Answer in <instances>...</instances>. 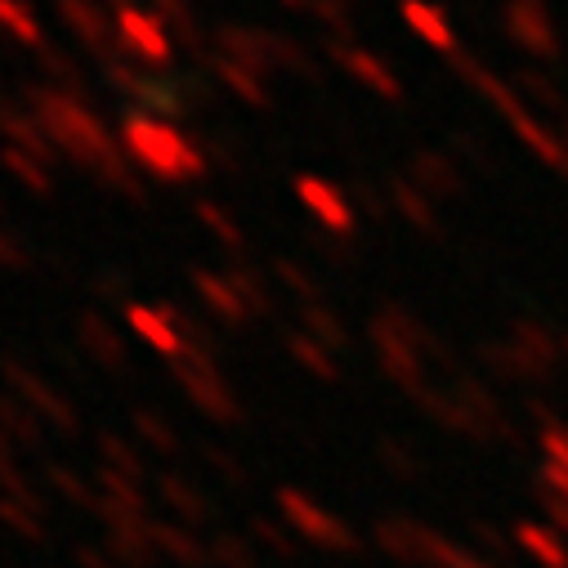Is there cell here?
Segmentation results:
<instances>
[{"instance_id": "obj_13", "label": "cell", "mask_w": 568, "mask_h": 568, "mask_svg": "<svg viewBox=\"0 0 568 568\" xmlns=\"http://www.w3.org/2000/svg\"><path fill=\"white\" fill-rule=\"evenodd\" d=\"M0 32L14 37L19 45H32V50H41V45L50 41V37L41 32L32 6H23V0H0Z\"/></svg>"}, {"instance_id": "obj_23", "label": "cell", "mask_w": 568, "mask_h": 568, "mask_svg": "<svg viewBox=\"0 0 568 568\" xmlns=\"http://www.w3.org/2000/svg\"><path fill=\"white\" fill-rule=\"evenodd\" d=\"M0 264H10V268H28V251L19 237H10L6 229H0Z\"/></svg>"}, {"instance_id": "obj_26", "label": "cell", "mask_w": 568, "mask_h": 568, "mask_svg": "<svg viewBox=\"0 0 568 568\" xmlns=\"http://www.w3.org/2000/svg\"><path fill=\"white\" fill-rule=\"evenodd\" d=\"M103 6H112L116 14H125V10H134V0H103Z\"/></svg>"}, {"instance_id": "obj_11", "label": "cell", "mask_w": 568, "mask_h": 568, "mask_svg": "<svg viewBox=\"0 0 568 568\" xmlns=\"http://www.w3.org/2000/svg\"><path fill=\"white\" fill-rule=\"evenodd\" d=\"M153 14L162 23H171V32H175V41H184V50H193L197 59H206V32L197 28L189 0H153Z\"/></svg>"}, {"instance_id": "obj_19", "label": "cell", "mask_w": 568, "mask_h": 568, "mask_svg": "<svg viewBox=\"0 0 568 568\" xmlns=\"http://www.w3.org/2000/svg\"><path fill=\"white\" fill-rule=\"evenodd\" d=\"M264 45H268V59H273V63H282V68H296L301 77H314V63L305 59V50H301L296 41L277 37V32H264Z\"/></svg>"}, {"instance_id": "obj_6", "label": "cell", "mask_w": 568, "mask_h": 568, "mask_svg": "<svg viewBox=\"0 0 568 568\" xmlns=\"http://www.w3.org/2000/svg\"><path fill=\"white\" fill-rule=\"evenodd\" d=\"M54 6H59L63 23L77 32V41H81L94 59H108V54H116V50H121V45H116V37H112L108 14H103L99 6H90V0H54Z\"/></svg>"}, {"instance_id": "obj_2", "label": "cell", "mask_w": 568, "mask_h": 568, "mask_svg": "<svg viewBox=\"0 0 568 568\" xmlns=\"http://www.w3.org/2000/svg\"><path fill=\"white\" fill-rule=\"evenodd\" d=\"M121 149L130 153V162L139 171H149L162 184H197L211 171V162L193 144V134L175 130L171 121L139 112V108H130L121 116Z\"/></svg>"}, {"instance_id": "obj_21", "label": "cell", "mask_w": 568, "mask_h": 568, "mask_svg": "<svg viewBox=\"0 0 568 568\" xmlns=\"http://www.w3.org/2000/svg\"><path fill=\"white\" fill-rule=\"evenodd\" d=\"M175 81H180V90H184V99H189L193 112H211L215 108V85L206 81V72H184Z\"/></svg>"}, {"instance_id": "obj_4", "label": "cell", "mask_w": 568, "mask_h": 568, "mask_svg": "<svg viewBox=\"0 0 568 568\" xmlns=\"http://www.w3.org/2000/svg\"><path fill=\"white\" fill-rule=\"evenodd\" d=\"M116 45L121 54H134L144 68H162L171 72L175 63V37L166 32V23L149 10H125L116 14Z\"/></svg>"}, {"instance_id": "obj_24", "label": "cell", "mask_w": 568, "mask_h": 568, "mask_svg": "<svg viewBox=\"0 0 568 568\" xmlns=\"http://www.w3.org/2000/svg\"><path fill=\"white\" fill-rule=\"evenodd\" d=\"M277 273L287 277V282H292V287H296L301 296H314V282H310V277H305V268H296L292 260H277Z\"/></svg>"}, {"instance_id": "obj_18", "label": "cell", "mask_w": 568, "mask_h": 568, "mask_svg": "<svg viewBox=\"0 0 568 568\" xmlns=\"http://www.w3.org/2000/svg\"><path fill=\"white\" fill-rule=\"evenodd\" d=\"M193 144L202 149V158L211 162V166H220V171H229V175H237L242 171V158H237V144L233 139H224V134H193Z\"/></svg>"}, {"instance_id": "obj_16", "label": "cell", "mask_w": 568, "mask_h": 568, "mask_svg": "<svg viewBox=\"0 0 568 568\" xmlns=\"http://www.w3.org/2000/svg\"><path fill=\"white\" fill-rule=\"evenodd\" d=\"M193 211H197V220H202V224H206V229H211V233H215V237H220V242H224L233 255H242L246 237H242V229L233 224V215H229L224 206H215V202H197Z\"/></svg>"}, {"instance_id": "obj_25", "label": "cell", "mask_w": 568, "mask_h": 568, "mask_svg": "<svg viewBox=\"0 0 568 568\" xmlns=\"http://www.w3.org/2000/svg\"><path fill=\"white\" fill-rule=\"evenodd\" d=\"M94 287H99L94 296H103V301H121V296H125V277H121V273H103Z\"/></svg>"}, {"instance_id": "obj_15", "label": "cell", "mask_w": 568, "mask_h": 568, "mask_svg": "<svg viewBox=\"0 0 568 568\" xmlns=\"http://www.w3.org/2000/svg\"><path fill=\"white\" fill-rule=\"evenodd\" d=\"M229 287L242 296V305L246 310H268V296H264V282H260V273L242 260V255H229Z\"/></svg>"}, {"instance_id": "obj_12", "label": "cell", "mask_w": 568, "mask_h": 568, "mask_svg": "<svg viewBox=\"0 0 568 568\" xmlns=\"http://www.w3.org/2000/svg\"><path fill=\"white\" fill-rule=\"evenodd\" d=\"M193 287L202 292V301H206L224 323H242L246 305H242V296L229 287V277H215V273H206V268H193Z\"/></svg>"}, {"instance_id": "obj_3", "label": "cell", "mask_w": 568, "mask_h": 568, "mask_svg": "<svg viewBox=\"0 0 568 568\" xmlns=\"http://www.w3.org/2000/svg\"><path fill=\"white\" fill-rule=\"evenodd\" d=\"M99 72H103V81H108L116 94L130 99V108L149 112V116H158V121H180V116L193 112L175 77H144L139 68H130V63L121 59V50L108 54V59H99Z\"/></svg>"}, {"instance_id": "obj_17", "label": "cell", "mask_w": 568, "mask_h": 568, "mask_svg": "<svg viewBox=\"0 0 568 568\" xmlns=\"http://www.w3.org/2000/svg\"><path fill=\"white\" fill-rule=\"evenodd\" d=\"M130 327L144 336V341H153L158 349H175L180 345V336L171 332V323L162 318V314H153V310H144V305H130Z\"/></svg>"}, {"instance_id": "obj_22", "label": "cell", "mask_w": 568, "mask_h": 568, "mask_svg": "<svg viewBox=\"0 0 568 568\" xmlns=\"http://www.w3.org/2000/svg\"><path fill=\"white\" fill-rule=\"evenodd\" d=\"M341 59H345V63H349V68H354L358 77H367L372 85H381V90H394V85L385 81V72H381V63H372L367 54H341Z\"/></svg>"}, {"instance_id": "obj_5", "label": "cell", "mask_w": 568, "mask_h": 568, "mask_svg": "<svg viewBox=\"0 0 568 568\" xmlns=\"http://www.w3.org/2000/svg\"><path fill=\"white\" fill-rule=\"evenodd\" d=\"M0 134H6V144L37 158L41 166H54L59 162V149L50 144V134L41 130V121L32 116L28 103H14V99H0Z\"/></svg>"}, {"instance_id": "obj_27", "label": "cell", "mask_w": 568, "mask_h": 568, "mask_svg": "<svg viewBox=\"0 0 568 568\" xmlns=\"http://www.w3.org/2000/svg\"><path fill=\"white\" fill-rule=\"evenodd\" d=\"M287 6H305V0H287Z\"/></svg>"}, {"instance_id": "obj_14", "label": "cell", "mask_w": 568, "mask_h": 568, "mask_svg": "<svg viewBox=\"0 0 568 568\" xmlns=\"http://www.w3.org/2000/svg\"><path fill=\"white\" fill-rule=\"evenodd\" d=\"M0 162H6V171L19 180V184H28L32 193H41V197H50L54 193V180H50V166H41L37 158H28V153H19V149H0Z\"/></svg>"}, {"instance_id": "obj_1", "label": "cell", "mask_w": 568, "mask_h": 568, "mask_svg": "<svg viewBox=\"0 0 568 568\" xmlns=\"http://www.w3.org/2000/svg\"><path fill=\"white\" fill-rule=\"evenodd\" d=\"M23 103L32 108V116H37L41 130L50 134V144H54L63 158H72L77 166H85L90 175H94L108 158L121 153V149L112 144V130L103 125V116L90 112V108H81V103H72L68 94H59V90H50V85H41V81H28V85H23Z\"/></svg>"}, {"instance_id": "obj_8", "label": "cell", "mask_w": 568, "mask_h": 568, "mask_svg": "<svg viewBox=\"0 0 568 568\" xmlns=\"http://www.w3.org/2000/svg\"><path fill=\"white\" fill-rule=\"evenodd\" d=\"M215 41H220V54H224V59L242 63V68H246V72H255V77H264V72L273 68L268 45H264V32H255V28L220 23V28H215Z\"/></svg>"}, {"instance_id": "obj_28", "label": "cell", "mask_w": 568, "mask_h": 568, "mask_svg": "<svg viewBox=\"0 0 568 568\" xmlns=\"http://www.w3.org/2000/svg\"><path fill=\"white\" fill-rule=\"evenodd\" d=\"M0 215H6V197H0Z\"/></svg>"}, {"instance_id": "obj_10", "label": "cell", "mask_w": 568, "mask_h": 568, "mask_svg": "<svg viewBox=\"0 0 568 568\" xmlns=\"http://www.w3.org/2000/svg\"><path fill=\"white\" fill-rule=\"evenodd\" d=\"M296 193H301V202H305L318 220H327V229H349V206L341 202V193H336L332 184L305 175V180H296Z\"/></svg>"}, {"instance_id": "obj_9", "label": "cell", "mask_w": 568, "mask_h": 568, "mask_svg": "<svg viewBox=\"0 0 568 568\" xmlns=\"http://www.w3.org/2000/svg\"><path fill=\"white\" fill-rule=\"evenodd\" d=\"M202 68H206V77H220L237 99H246V103H255V108H268V90H264V81H260L255 72H246L242 63H233V59H224V54H206Z\"/></svg>"}, {"instance_id": "obj_7", "label": "cell", "mask_w": 568, "mask_h": 568, "mask_svg": "<svg viewBox=\"0 0 568 568\" xmlns=\"http://www.w3.org/2000/svg\"><path fill=\"white\" fill-rule=\"evenodd\" d=\"M37 63H41V77H45L50 90H59V94H68L72 103H81V108L94 112V94H90V85H85L77 59H72L68 50H59L54 41H45V45L37 50Z\"/></svg>"}, {"instance_id": "obj_20", "label": "cell", "mask_w": 568, "mask_h": 568, "mask_svg": "<svg viewBox=\"0 0 568 568\" xmlns=\"http://www.w3.org/2000/svg\"><path fill=\"white\" fill-rule=\"evenodd\" d=\"M81 336H85V345H90L99 358H121V345H116V336H112V327H108L103 318L85 314V318H81Z\"/></svg>"}]
</instances>
